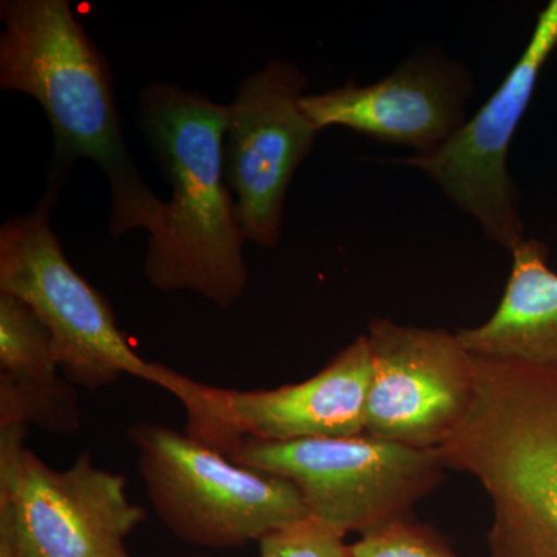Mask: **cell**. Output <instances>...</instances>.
Segmentation results:
<instances>
[{
	"instance_id": "1",
	"label": "cell",
	"mask_w": 557,
	"mask_h": 557,
	"mask_svg": "<svg viewBox=\"0 0 557 557\" xmlns=\"http://www.w3.org/2000/svg\"><path fill=\"white\" fill-rule=\"evenodd\" d=\"M0 87L39 102L54 135L53 190L73 161L89 159L109 180L110 233H152L164 201L146 185L124 141L112 72L67 0L0 3Z\"/></svg>"
},
{
	"instance_id": "4",
	"label": "cell",
	"mask_w": 557,
	"mask_h": 557,
	"mask_svg": "<svg viewBox=\"0 0 557 557\" xmlns=\"http://www.w3.org/2000/svg\"><path fill=\"white\" fill-rule=\"evenodd\" d=\"M54 197L47 194L30 214L0 226V293L24 300L47 325L62 376L73 386L95 392L131 375L177 398L188 376L138 357L108 299L65 258L50 226Z\"/></svg>"
},
{
	"instance_id": "8",
	"label": "cell",
	"mask_w": 557,
	"mask_h": 557,
	"mask_svg": "<svg viewBox=\"0 0 557 557\" xmlns=\"http://www.w3.org/2000/svg\"><path fill=\"white\" fill-rule=\"evenodd\" d=\"M372 381L368 336H358L302 383L234 391L188 380L182 403L189 437L228 457L242 443L358 437Z\"/></svg>"
},
{
	"instance_id": "7",
	"label": "cell",
	"mask_w": 557,
	"mask_h": 557,
	"mask_svg": "<svg viewBox=\"0 0 557 557\" xmlns=\"http://www.w3.org/2000/svg\"><path fill=\"white\" fill-rule=\"evenodd\" d=\"M28 426H0V498L13 507L24 557H131L126 539L145 520L126 479L83 453L65 471L25 448Z\"/></svg>"
},
{
	"instance_id": "6",
	"label": "cell",
	"mask_w": 557,
	"mask_h": 557,
	"mask_svg": "<svg viewBox=\"0 0 557 557\" xmlns=\"http://www.w3.org/2000/svg\"><path fill=\"white\" fill-rule=\"evenodd\" d=\"M242 467L288 480L311 518L344 534L412 519L413 505L445 479L438 449L358 437L242 443L228 456Z\"/></svg>"
},
{
	"instance_id": "13",
	"label": "cell",
	"mask_w": 557,
	"mask_h": 557,
	"mask_svg": "<svg viewBox=\"0 0 557 557\" xmlns=\"http://www.w3.org/2000/svg\"><path fill=\"white\" fill-rule=\"evenodd\" d=\"M512 269L496 313L457 332L472 355L557 368V273L548 249L534 239L512 249Z\"/></svg>"
},
{
	"instance_id": "14",
	"label": "cell",
	"mask_w": 557,
	"mask_h": 557,
	"mask_svg": "<svg viewBox=\"0 0 557 557\" xmlns=\"http://www.w3.org/2000/svg\"><path fill=\"white\" fill-rule=\"evenodd\" d=\"M60 372L47 325L24 300L0 293V375L51 381Z\"/></svg>"
},
{
	"instance_id": "15",
	"label": "cell",
	"mask_w": 557,
	"mask_h": 557,
	"mask_svg": "<svg viewBox=\"0 0 557 557\" xmlns=\"http://www.w3.org/2000/svg\"><path fill=\"white\" fill-rule=\"evenodd\" d=\"M35 424L53 434H73L81 428L76 386L65 379L17 381L0 375V426Z\"/></svg>"
},
{
	"instance_id": "18",
	"label": "cell",
	"mask_w": 557,
	"mask_h": 557,
	"mask_svg": "<svg viewBox=\"0 0 557 557\" xmlns=\"http://www.w3.org/2000/svg\"><path fill=\"white\" fill-rule=\"evenodd\" d=\"M0 557H24L13 507L0 498Z\"/></svg>"
},
{
	"instance_id": "19",
	"label": "cell",
	"mask_w": 557,
	"mask_h": 557,
	"mask_svg": "<svg viewBox=\"0 0 557 557\" xmlns=\"http://www.w3.org/2000/svg\"><path fill=\"white\" fill-rule=\"evenodd\" d=\"M190 557H208V556H190Z\"/></svg>"
},
{
	"instance_id": "2",
	"label": "cell",
	"mask_w": 557,
	"mask_h": 557,
	"mask_svg": "<svg viewBox=\"0 0 557 557\" xmlns=\"http://www.w3.org/2000/svg\"><path fill=\"white\" fill-rule=\"evenodd\" d=\"M138 123L172 188L143 273L160 292H193L228 310L248 282L247 242L223 170L226 106L175 84L139 94Z\"/></svg>"
},
{
	"instance_id": "12",
	"label": "cell",
	"mask_w": 557,
	"mask_h": 557,
	"mask_svg": "<svg viewBox=\"0 0 557 557\" xmlns=\"http://www.w3.org/2000/svg\"><path fill=\"white\" fill-rule=\"evenodd\" d=\"M471 91L467 70L424 54L370 86L350 81L338 89L306 94L300 106L319 131L343 126L424 153L445 145L467 123Z\"/></svg>"
},
{
	"instance_id": "16",
	"label": "cell",
	"mask_w": 557,
	"mask_h": 557,
	"mask_svg": "<svg viewBox=\"0 0 557 557\" xmlns=\"http://www.w3.org/2000/svg\"><path fill=\"white\" fill-rule=\"evenodd\" d=\"M350 557H457L434 528L403 519L359 536Z\"/></svg>"
},
{
	"instance_id": "11",
	"label": "cell",
	"mask_w": 557,
	"mask_h": 557,
	"mask_svg": "<svg viewBox=\"0 0 557 557\" xmlns=\"http://www.w3.org/2000/svg\"><path fill=\"white\" fill-rule=\"evenodd\" d=\"M364 434L416 449H440L478 394L474 355L457 333L373 319Z\"/></svg>"
},
{
	"instance_id": "3",
	"label": "cell",
	"mask_w": 557,
	"mask_h": 557,
	"mask_svg": "<svg viewBox=\"0 0 557 557\" xmlns=\"http://www.w3.org/2000/svg\"><path fill=\"white\" fill-rule=\"evenodd\" d=\"M478 394L438 449L493 508L487 557H557V368L474 355Z\"/></svg>"
},
{
	"instance_id": "5",
	"label": "cell",
	"mask_w": 557,
	"mask_h": 557,
	"mask_svg": "<svg viewBox=\"0 0 557 557\" xmlns=\"http://www.w3.org/2000/svg\"><path fill=\"white\" fill-rule=\"evenodd\" d=\"M127 435L153 511L186 544L244 547L309 516L288 480L242 467L188 434L139 421Z\"/></svg>"
},
{
	"instance_id": "9",
	"label": "cell",
	"mask_w": 557,
	"mask_h": 557,
	"mask_svg": "<svg viewBox=\"0 0 557 557\" xmlns=\"http://www.w3.org/2000/svg\"><path fill=\"white\" fill-rule=\"evenodd\" d=\"M307 84L298 65L274 60L242 81L226 106L225 180L242 230L258 247L278 244L289 183L321 132L300 106Z\"/></svg>"
},
{
	"instance_id": "10",
	"label": "cell",
	"mask_w": 557,
	"mask_h": 557,
	"mask_svg": "<svg viewBox=\"0 0 557 557\" xmlns=\"http://www.w3.org/2000/svg\"><path fill=\"white\" fill-rule=\"evenodd\" d=\"M556 49L557 0H552L539 14L527 49L483 108L445 145L399 161L434 180L491 240L509 251L523 240V223L518 189L508 174V149Z\"/></svg>"
},
{
	"instance_id": "17",
	"label": "cell",
	"mask_w": 557,
	"mask_h": 557,
	"mask_svg": "<svg viewBox=\"0 0 557 557\" xmlns=\"http://www.w3.org/2000/svg\"><path fill=\"white\" fill-rule=\"evenodd\" d=\"M346 536L343 531L307 516L260 539V557H350Z\"/></svg>"
}]
</instances>
